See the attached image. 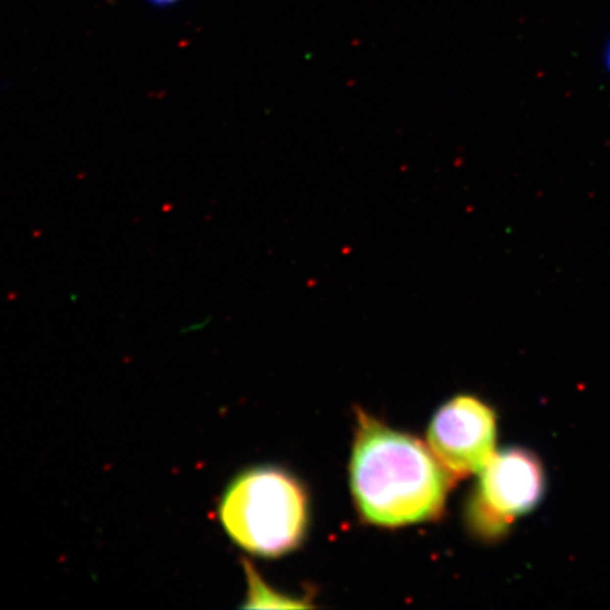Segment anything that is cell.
<instances>
[{"instance_id": "2", "label": "cell", "mask_w": 610, "mask_h": 610, "mask_svg": "<svg viewBox=\"0 0 610 610\" xmlns=\"http://www.w3.org/2000/svg\"><path fill=\"white\" fill-rule=\"evenodd\" d=\"M218 517L240 548L260 557H280L304 540L308 497L293 475L274 466H257L228 485Z\"/></svg>"}, {"instance_id": "4", "label": "cell", "mask_w": 610, "mask_h": 610, "mask_svg": "<svg viewBox=\"0 0 610 610\" xmlns=\"http://www.w3.org/2000/svg\"><path fill=\"white\" fill-rule=\"evenodd\" d=\"M496 414L473 396L461 394L445 403L432 417L428 446L437 461L459 480L480 473L496 455Z\"/></svg>"}, {"instance_id": "6", "label": "cell", "mask_w": 610, "mask_h": 610, "mask_svg": "<svg viewBox=\"0 0 610 610\" xmlns=\"http://www.w3.org/2000/svg\"><path fill=\"white\" fill-rule=\"evenodd\" d=\"M147 1L156 7H170L172 4L178 3L180 0H147Z\"/></svg>"}, {"instance_id": "7", "label": "cell", "mask_w": 610, "mask_h": 610, "mask_svg": "<svg viewBox=\"0 0 610 610\" xmlns=\"http://www.w3.org/2000/svg\"><path fill=\"white\" fill-rule=\"evenodd\" d=\"M608 65H609V68H610V44H609V48H608Z\"/></svg>"}, {"instance_id": "5", "label": "cell", "mask_w": 610, "mask_h": 610, "mask_svg": "<svg viewBox=\"0 0 610 610\" xmlns=\"http://www.w3.org/2000/svg\"><path fill=\"white\" fill-rule=\"evenodd\" d=\"M244 572L247 578V600L243 608H309L304 600H295L273 590L258 576L252 563L244 561Z\"/></svg>"}, {"instance_id": "1", "label": "cell", "mask_w": 610, "mask_h": 610, "mask_svg": "<svg viewBox=\"0 0 610 610\" xmlns=\"http://www.w3.org/2000/svg\"><path fill=\"white\" fill-rule=\"evenodd\" d=\"M452 482L429 446L357 410L351 489L366 521L401 527L435 520Z\"/></svg>"}, {"instance_id": "3", "label": "cell", "mask_w": 610, "mask_h": 610, "mask_svg": "<svg viewBox=\"0 0 610 610\" xmlns=\"http://www.w3.org/2000/svg\"><path fill=\"white\" fill-rule=\"evenodd\" d=\"M479 475L466 507L468 525L477 537H500L542 499L544 470L531 452L516 448L496 453Z\"/></svg>"}]
</instances>
